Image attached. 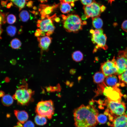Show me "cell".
Listing matches in <instances>:
<instances>
[{
    "label": "cell",
    "instance_id": "obj_1",
    "mask_svg": "<svg viewBox=\"0 0 127 127\" xmlns=\"http://www.w3.org/2000/svg\"><path fill=\"white\" fill-rule=\"evenodd\" d=\"M98 110L93 105H82L73 112L75 127H95L98 123Z\"/></svg>",
    "mask_w": 127,
    "mask_h": 127
},
{
    "label": "cell",
    "instance_id": "obj_2",
    "mask_svg": "<svg viewBox=\"0 0 127 127\" xmlns=\"http://www.w3.org/2000/svg\"><path fill=\"white\" fill-rule=\"evenodd\" d=\"M107 107L104 114L108 116L112 122L115 118L125 114L126 107L125 103L121 101H115L106 99L103 104Z\"/></svg>",
    "mask_w": 127,
    "mask_h": 127
},
{
    "label": "cell",
    "instance_id": "obj_3",
    "mask_svg": "<svg viewBox=\"0 0 127 127\" xmlns=\"http://www.w3.org/2000/svg\"><path fill=\"white\" fill-rule=\"evenodd\" d=\"M61 16L63 20V27L68 32H78L82 29L83 25L87 24L85 21H82L77 15L70 14L67 16L62 15Z\"/></svg>",
    "mask_w": 127,
    "mask_h": 127
},
{
    "label": "cell",
    "instance_id": "obj_4",
    "mask_svg": "<svg viewBox=\"0 0 127 127\" xmlns=\"http://www.w3.org/2000/svg\"><path fill=\"white\" fill-rule=\"evenodd\" d=\"M33 92L28 87L27 83L22 85L16 89L12 97L20 104H27L31 100Z\"/></svg>",
    "mask_w": 127,
    "mask_h": 127
},
{
    "label": "cell",
    "instance_id": "obj_5",
    "mask_svg": "<svg viewBox=\"0 0 127 127\" xmlns=\"http://www.w3.org/2000/svg\"><path fill=\"white\" fill-rule=\"evenodd\" d=\"M35 110L37 115L50 119L54 112L53 103L50 100L40 101L37 104Z\"/></svg>",
    "mask_w": 127,
    "mask_h": 127
},
{
    "label": "cell",
    "instance_id": "obj_6",
    "mask_svg": "<svg viewBox=\"0 0 127 127\" xmlns=\"http://www.w3.org/2000/svg\"><path fill=\"white\" fill-rule=\"evenodd\" d=\"M90 32L91 34V41L94 44L96 45L95 48L94 50L95 52L99 48L104 50L107 49L108 47L106 44L107 37L103 33L102 29H91Z\"/></svg>",
    "mask_w": 127,
    "mask_h": 127
},
{
    "label": "cell",
    "instance_id": "obj_7",
    "mask_svg": "<svg viewBox=\"0 0 127 127\" xmlns=\"http://www.w3.org/2000/svg\"><path fill=\"white\" fill-rule=\"evenodd\" d=\"M100 6L99 3L95 1L89 5H84L83 8L84 15L82 16V19H84L90 17H99L102 13Z\"/></svg>",
    "mask_w": 127,
    "mask_h": 127
},
{
    "label": "cell",
    "instance_id": "obj_8",
    "mask_svg": "<svg viewBox=\"0 0 127 127\" xmlns=\"http://www.w3.org/2000/svg\"><path fill=\"white\" fill-rule=\"evenodd\" d=\"M102 93L109 100L115 101H121L123 95L118 87H112L106 86L103 88Z\"/></svg>",
    "mask_w": 127,
    "mask_h": 127
},
{
    "label": "cell",
    "instance_id": "obj_9",
    "mask_svg": "<svg viewBox=\"0 0 127 127\" xmlns=\"http://www.w3.org/2000/svg\"><path fill=\"white\" fill-rule=\"evenodd\" d=\"M101 69L106 77L111 75H117L118 68L115 57L111 60H108L102 63Z\"/></svg>",
    "mask_w": 127,
    "mask_h": 127
},
{
    "label": "cell",
    "instance_id": "obj_10",
    "mask_svg": "<svg viewBox=\"0 0 127 127\" xmlns=\"http://www.w3.org/2000/svg\"><path fill=\"white\" fill-rule=\"evenodd\" d=\"M56 16V15L55 14L44 20H38L37 22V26L44 32H50L53 33L55 27L53 24V21Z\"/></svg>",
    "mask_w": 127,
    "mask_h": 127
},
{
    "label": "cell",
    "instance_id": "obj_11",
    "mask_svg": "<svg viewBox=\"0 0 127 127\" xmlns=\"http://www.w3.org/2000/svg\"><path fill=\"white\" fill-rule=\"evenodd\" d=\"M59 5V4H54L52 5L41 4L39 5V10L41 15V20L46 18L47 15L51 14L54 10Z\"/></svg>",
    "mask_w": 127,
    "mask_h": 127
},
{
    "label": "cell",
    "instance_id": "obj_12",
    "mask_svg": "<svg viewBox=\"0 0 127 127\" xmlns=\"http://www.w3.org/2000/svg\"><path fill=\"white\" fill-rule=\"evenodd\" d=\"M109 125L112 127H127V113L115 118Z\"/></svg>",
    "mask_w": 127,
    "mask_h": 127
},
{
    "label": "cell",
    "instance_id": "obj_13",
    "mask_svg": "<svg viewBox=\"0 0 127 127\" xmlns=\"http://www.w3.org/2000/svg\"><path fill=\"white\" fill-rule=\"evenodd\" d=\"M52 38L48 36L42 37H38L37 40L39 46L43 51L48 50L49 46L52 42Z\"/></svg>",
    "mask_w": 127,
    "mask_h": 127
},
{
    "label": "cell",
    "instance_id": "obj_14",
    "mask_svg": "<svg viewBox=\"0 0 127 127\" xmlns=\"http://www.w3.org/2000/svg\"><path fill=\"white\" fill-rule=\"evenodd\" d=\"M116 60L118 68L117 75H119L126 70V58L123 56H118Z\"/></svg>",
    "mask_w": 127,
    "mask_h": 127
},
{
    "label": "cell",
    "instance_id": "obj_15",
    "mask_svg": "<svg viewBox=\"0 0 127 127\" xmlns=\"http://www.w3.org/2000/svg\"><path fill=\"white\" fill-rule=\"evenodd\" d=\"M14 113L17 119L21 124L24 123L28 119V114L24 111L15 110H14Z\"/></svg>",
    "mask_w": 127,
    "mask_h": 127
},
{
    "label": "cell",
    "instance_id": "obj_16",
    "mask_svg": "<svg viewBox=\"0 0 127 127\" xmlns=\"http://www.w3.org/2000/svg\"><path fill=\"white\" fill-rule=\"evenodd\" d=\"M105 81L106 84L108 86L119 87L120 86L119 82H118V78L114 75H111L106 77Z\"/></svg>",
    "mask_w": 127,
    "mask_h": 127
},
{
    "label": "cell",
    "instance_id": "obj_17",
    "mask_svg": "<svg viewBox=\"0 0 127 127\" xmlns=\"http://www.w3.org/2000/svg\"><path fill=\"white\" fill-rule=\"evenodd\" d=\"M105 76L102 72H97L93 76V81L95 83L100 84L105 82Z\"/></svg>",
    "mask_w": 127,
    "mask_h": 127
},
{
    "label": "cell",
    "instance_id": "obj_18",
    "mask_svg": "<svg viewBox=\"0 0 127 127\" xmlns=\"http://www.w3.org/2000/svg\"><path fill=\"white\" fill-rule=\"evenodd\" d=\"M1 102L3 105L6 106H9L12 105L13 102V99L9 94L5 95L1 99Z\"/></svg>",
    "mask_w": 127,
    "mask_h": 127
},
{
    "label": "cell",
    "instance_id": "obj_19",
    "mask_svg": "<svg viewBox=\"0 0 127 127\" xmlns=\"http://www.w3.org/2000/svg\"><path fill=\"white\" fill-rule=\"evenodd\" d=\"M92 23L94 27L96 29H101L103 25L102 20L99 17L92 18Z\"/></svg>",
    "mask_w": 127,
    "mask_h": 127
},
{
    "label": "cell",
    "instance_id": "obj_20",
    "mask_svg": "<svg viewBox=\"0 0 127 127\" xmlns=\"http://www.w3.org/2000/svg\"><path fill=\"white\" fill-rule=\"evenodd\" d=\"M118 77L120 86L123 87L125 86V84L127 85V69L119 75Z\"/></svg>",
    "mask_w": 127,
    "mask_h": 127
},
{
    "label": "cell",
    "instance_id": "obj_21",
    "mask_svg": "<svg viewBox=\"0 0 127 127\" xmlns=\"http://www.w3.org/2000/svg\"><path fill=\"white\" fill-rule=\"evenodd\" d=\"M60 9L62 13H66L70 11L71 9V7L69 3L63 1H60Z\"/></svg>",
    "mask_w": 127,
    "mask_h": 127
},
{
    "label": "cell",
    "instance_id": "obj_22",
    "mask_svg": "<svg viewBox=\"0 0 127 127\" xmlns=\"http://www.w3.org/2000/svg\"><path fill=\"white\" fill-rule=\"evenodd\" d=\"M72 57L74 61L76 62H79L83 60V56L81 52L79 51H77L72 53Z\"/></svg>",
    "mask_w": 127,
    "mask_h": 127
},
{
    "label": "cell",
    "instance_id": "obj_23",
    "mask_svg": "<svg viewBox=\"0 0 127 127\" xmlns=\"http://www.w3.org/2000/svg\"><path fill=\"white\" fill-rule=\"evenodd\" d=\"M34 120L36 123L39 125H44L47 122V120L45 117L37 114L35 117Z\"/></svg>",
    "mask_w": 127,
    "mask_h": 127
},
{
    "label": "cell",
    "instance_id": "obj_24",
    "mask_svg": "<svg viewBox=\"0 0 127 127\" xmlns=\"http://www.w3.org/2000/svg\"><path fill=\"white\" fill-rule=\"evenodd\" d=\"M28 0H7L11 1L15 5L17 6L20 11L25 6L26 1Z\"/></svg>",
    "mask_w": 127,
    "mask_h": 127
},
{
    "label": "cell",
    "instance_id": "obj_25",
    "mask_svg": "<svg viewBox=\"0 0 127 127\" xmlns=\"http://www.w3.org/2000/svg\"><path fill=\"white\" fill-rule=\"evenodd\" d=\"M19 17L22 21L26 22L27 21L29 18V14L27 11L24 10L21 11L19 14Z\"/></svg>",
    "mask_w": 127,
    "mask_h": 127
},
{
    "label": "cell",
    "instance_id": "obj_26",
    "mask_svg": "<svg viewBox=\"0 0 127 127\" xmlns=\"http://www.w3.org/2000/svg\"><path fill=\"white\" fill-rule=\"evenodd\" d=\"M21 44L20 40L17 38L12 39L10 43L11 47L12 48L15 49L19 48L21 46Z\"/></svg>",
    "mask_w": 127,
    "mask_h": 127
},
{
    "label": "cell",
    "instance_id": "obj_27",
    "mask_svg": "<svg viewBox=\"0 0 127 127\" xmlns=\"http://www.w3.org/2000/svg\"><path fill=\"white\" fill-rule=\"evenodd\" d=\"M6 30L8 35L12 37L15 35L17 31V29L14 26L9 25L7 27Z\"/></svg>",
    "mask_w": 127,
    "mask_h": 127
},
{
    "label": "cell",
    "instance_id": "obj_28",
    "mask_svg": "<svg viewBox=\"0 0 127 127\" xmlns=\"http://www.w3.org/2000/svg\"><path fill=\"white\" fill-rule=\"evenodd\" d=\"M97 120L99 123L102 124L105 123L107 120V116L104 114H99L97 117Z\"/></svg>",
    "mask_w": 127,
    "mask_h": 127
},
{
    "label": "cell",
    "instance_id": "obj_29",
    "mask_svg": "<svg viewBox=\"0 0 127 127\" xmlns=\"http://www.w3.org/2000/svg\"><path fill=\"white\" fill-rule=\"evenodd\" d=\"M6 20L8 23L12 24L16 22V17L15 15L13 14H10L7 16Z\"/></svg>",
    "mask_w": 127,
    "mask_h": 127
},
{
    "label": "cell",
    "instance_id": "obj_30",
    "mask_svg": "<svg viewBox=\"0 0 127 127\" xmlns=\"http://www.w3.org/2000/svg\"><path fill=\"white\" fill-rule=\"evenodd\" d=\"M6 14L2 12L0 10V23L1 24H5L6 22Z\"/></svg>",
    "mask_w": 127,
    "mask_h": 127
},
{
    "label": "cell",
    "instance_id": "obj_31",
    "mask_svg": "<svg viewBox=\"0 0 127 127\" xmlns=\"http://www.w3.org/2000/svg\"><path fill=\"white\" fill-rule=\"evenodd\" d=\"M118 56H123L127 58V47L124 50L119 51L118 52Z\"/></svg>",
    "mask_w": 127,
    "mask_h": 127
},
{
    "label": "cell",
    "instance_id": "obj_32",
    "mask_svg": "<svg viewBox=\"0 0 127 127\" xmlns=\"http://www.w3.org/2000/svg\"><path fill=\"white\" fill-rule=\"evenodd\" d=\"M24 127H35L34 123L31 121L29 120L26 121L24 124Z\"/></svg>",
    "mask_w": 127,
    "mask_h": 127
},
{
    "label": "cell",
    "instance_id": "obj_33",
    "mask_svg": "<svg viewBox=\"0 0 127 127\" xmlns=\"http://www.w3.org/2000/svg\"><path fill=\"white\" fill-rule=\"evenodd\" d=\"M82 4L84 5L90 4L95 1V0H80Z\"/></svg>",
    "mask_w": 127,
    "mask_h": 127
},
{
    "label": "cell",
    "instance_id": "obj_34",
    "mask_svg": "<svg viewBox=\"0 0 127 127\" xmlns=\"http://www.w3.org/2000/svg\"><path fill=\"white\" fill-rule=\"evenodd\" d=\"M121 28L124 31L127 32V20L123 22L121 25Z\"/></svg>",
    "mask_w": 127,
    "mask_h": 127
},
{
    "label": "cell",
    "instance_id": "obj_35",
    "mask_svg": "<svg viewBox=\"0 0 127 127\" xmlns=\"http://www.w3.org/2000/svg\"><path fill=\"white\" fill-rule=\"evenodd\" d=\"M42 32V31L40 29H37L35 33V36L37 37H39L40 36H41Z\"/></svg>",
    "mask_w": 127,
    "mask_h": 127
},
{
    "label": "cell",
    "instance_id": "obj_36",
    "mask_svg": "<svg viewBox=\"0 0 127 127\" xmlns=\"http://www.w3.org/2000/svg\"><path fill=\"white\" fill-rule=\"evenodd\" d=\"M33 1H28L27 4V6L28 7L31 8L32 7Z\"/></svg>",
    "mask_w": 127,
    "mask_h": 127
},
{
    "label": "cell",
    "instance_id": "obj_37",
    "mask_svg": "<svg viewBox=\"0 0 127 127\" xmlns=\"http://www.w3.org/2000/svg\"><path fill=\"white\" fill-rule=\"evenodd\" d=\"M60 2L63 1L65 2L71 3H74L75 1V0H59Z\"/></svg>",
    "mask_w": 127,
    "mask_h": 127
},
{
    "label": "cell",
    "instance_id": "obj_38",
    "mask_svg": "<svg viewBox=\"0 0 127 127\" xmlns=\"http://www.w3.org/2000/svg\"><path fill=\"white\" fill-rule=\"evenodd\" d=\"M106 8L103 5H102L100 6V10L102 12H104L106 9Z\"/></svg>",
    "mask_w": 127,
    "mask_h": 127
},
{
    "label": "cell",
    "instance_id": "obj_39",
    "mask_svg": "<svg viewBox=\"0 0 127 127\" xmlns=\"http://www.w3.org/2000/svg\"><path fill=\"white\" fill-rule=\"evenodd\" d=\"M14 127H24L22 125V124L20 122H18L17 125L14 126Z\"/></svg>",
    "mask_w": 127,
    "mask_h": 127
},
{
    "label": "cell",
    "instance_id": "obj_40",
    "mask_svg": "<svg viewBox=\"0 0 127 127\" xmlns=\"http://www.w3.org/2000/svg\"><path fill=\"white\" fill-rule=\"evenodd\" d=\"M60 20V18L59 17H57L56 16L55 17L54 19V20L57 22H59Z\"/></svg>",
    "mask_w": 127,
    "mask_h": 127
},
{
    "label": "cell",
    "instance_id": "obj_41",
    "mask_svg": "<svg viewBox=\"0 0 127 127\" xmlns=\"http://www.w3.org/2000/svg\"><path fill=\"white\" fill-rule=\"evenodd\" d=\"M5 92L2 91H0V97H2L4 95Z\"/></svg>",
    "mask_w": 127,
    "mask_h": 127
},
{
    "label": "cell",
    "instance_id": "obj_42",
    "mask_svg": "<svg viewBox=\"0 0 127 127\" xmlns=\"http://www.w3.org/2000/svg\"><path fill=\"white\" fill-rule=\"evenodd\" d=\"M1 24L0 23V38H1V36L3 31L1 27Z\"/></svg>",
    "mask_w": 127,
    "mask_h": 127
},
{
    "label": "cell",
    "instance_id": "obj_43",
    "mask_svg": "<svg viewBox=\"0 0 127 127\" xmlns=\"http://www.w3.org/2000/svg\"><path fill=\"white\" fill-rule=\"evenodd\" d=\"M48 0H38L41 3H44L47 2Z\"/></svg>",
    "mask_w": 127,
    "mask_h": 127
},
{
    "label": "cell",
    "instance_id": "obj_44",
    "mask_svg": "<svg viewBox=\"0 0 127 127\" xmlns=\"http://www.w3.org/2000/svg\"><path fill=\"white\" fill-rule=\"evenodd\" d=\"M108 1V3H110V4L111 5L112 3L115 1V0H107Z\"/></svg>",
    "mask_w": 127,
    "mask_h": 127
},
{
    "label": "cell",
    "instance_id": "obj_45",
    "mask_svg": "<svg viewBox=\"0 0 127 127\" xmlns=\"http://www.w3.org/2000/svg\"><path fill=\"white\" fill-rule=\"evenodd\" d=\"M72 7H74V3H70Z\"/></svg>",
    "mask_w": 127,
    "mask_h": 127
},
{
    "label": "cell",
    "instance_id": "obj_46",
    "mask_svg": "<svg viewBox=\"0 0 127 127\" xmlns=\"http://www.w3.org/2000/svg\"><path fill=\"white\" fill-rule=\"evenodd\" d=\"M126 70L127 69V58H126Z\"/></svg>",
    "mask_w": 127,
    "mask_h": 127
},
{
    "label": "cell",
    "instance_id": "obj_47",
    "mask_svg": "<svg viewBox=\"0 0 127 127\" xmlns=\"http://www.w3.org/2000/svg\"><path fill=\"white\" fill-rule=\"evenodd\" d=\"M75 0V1H77V0Z\"/></svg>",
    "mask_w": 127,
    "mask_h": 127
},
{
    "label": "cell",
    "instance_id": "obj_48",
    "mask_svg": "<svg viewBox=\"0 0 127 127\" xmlns=\"http://www.w3.org/2000/svg\"></svg>",
    "mask_w": 127,
    "mask_h": 127
}]
</instances>
